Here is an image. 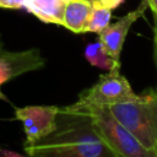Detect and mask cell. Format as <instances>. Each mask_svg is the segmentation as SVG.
Segmentation results:
<instances>
[{"label": "cell", "mask_w": 157, "mask_h": 157, "mask_svg": "<svg viewBox=\"0 0 157 157\" xmlns=\"http://www.w3.org/2000/svg\"><path fill=\"white\" fill-rule=\"evenodd\" d=\"M40 141L25 146L28 157H117L97 134L90 118L67 115Z\"/></svg>", "instance_id": "cell-1"}, {"label": "cell", "mask_w": 157, "mask_h": 157, "mask_svg": "<svg viewBox=\"0 0 157 157\" xmlns=\"http://www.w3.org/2000/svg\"><path fill=\"white\" fill-rule=\"evenodd\" d=\"M113 117L145 147L157 152V90L108 107Z\"/></svg>", "instance_id": "cell-2"}, {"label": "cell", "mask_w": 157, "mask_h": 157, "mask_svg": "<svg viewBox=\"0 0 157 157\" xmlns=\"http://www.w3.org/2000/svg\"><path fill=\"white\" fill-rule=\"evenodd\" d=\"M137 96L129 81L120 74V67H115L108 71V74L101 75L93 86L81 92L74 104L60 108V114L77 115L90 108L110 107L113 104L132 101Z\"/></svg>", "instance_id": "cell-3"}, {"label": "cell", "mask_w": 157, "mask_h": 157, "mask_svg": "<svg viewBox=\"0 0 157 157\" xmlns=\"http://www.w3.org/2000/svg\"><path fill=\"white\" fill-rule=\"evenodd\" d=\"M77 115L91 119L97 134L117 157H157V152L145 147L113 117L108 107L90 108Z\"/></svg>", "instance_id": "cell-4"}, {"label": "cell", "mask_w": 157, "mask_h": 157, "mask_svg": "<svg viewBox=\"0 0 157 157\" xmlns=\"http://www.w3.org/2000/svg\"><path fill=\"white\" fill-rule=\"evenodd\" d=\"M60 108L56 105H27L15 109V117L23 125L25 146L33 145L49 136L58 128Z\"/></svg>", "instance_id": "cell-5"}, {"label": "cell", "mask_w": 157, "mask_h": 157, "mask_svg": "<svg viewBox=\"0 0 157 157\" xmlns=\"http://www.w3.org/2000/svg\"><path fill=\"white\" fill-rule=\"evenodd\" d=\"M147 7H148L147 2L145 0H141L140 5L135 10L128 12L126 15L120 17L117 22L112 25L109 23L102 32L98 33V40L102 43L108 55L113 58L115 61L120 63V53H121L125 38L129 33V29L145 13Z\"/></svg>", "instance_id": "cell-6"}, {"label": "cell", "mask_w": 157, "mask_h": 157, "mask_svg": "<svg viewBox=\"0 0 157 157\" xmlns=\"http://www.w3.org/2000/svg\"><path fill=\"white\" fill-rule=\"evenodd\" d=\"M45 64L38 49L0 53V86L22 74L38 70Z\"/></svg>", "instance_id": "cell-7"}, {"label": "cell", "mask_w": 157, "mask_h": 157, "mask_svg": "<svg viewBox=\"0 0 157 157\" xmlns=\"http://www.w3.org/2000/svg\"><path fill=\"white\" fill-rule=\"evenodd\" d=\"M67 0H28L26 10L44 23L63 26Z\"/></svg>", "instance_id": "cell-8"}, {"label": "cell", "mask_w": 157, "mask_h": 157, "mask_svg": "<svg viewBox=\"0 0 157 157\" xmlns=\"http://www.w3.org/2000/svg\"><path fill=\"white\" fill-rule=\"evenodd\" d=\"M92 10V0H67L63 26L74 33H85Z\"/></svg>", "instance_id": "cell-9"}, {"label": "cell", "mask_w": 157, "mask_h": 157, "mask_svg": "<svg viewBox=\"0 0 157 157\" xmlns=\"http://www.w3.org/2000/svg\"><path fill=\"white\" fill-rule=\"evenodd\" d=\"M83 54H85V59L92 66H96L98 69L110 71L115 67H120V63L115 61L113 58L108 55V53L105 52V49L103 48L102 43L98 39L96 42L87 44Z\"/></svg>", "instance_id": "cell-10"}, {"label": "cell", "mask_w": 157, "mask_h": 157, "mask_svg": "<svg viewBox=\"0 0 157 157\" xmlns=\"http://www.w3.org/2000/svg\"><path fill=\"white\" fill-rule=\"evenodd\" d=\"M112 18V9L104 6L99 0H92V10L85 27V33H99L109 23Z\"/></svg>", "instance_id": "cell-11"}, {"label": "cell", "mask_w": 157, "mask_h": 157, "mask_svg": "<svg viewBox=\"0 0 157 157\" xmlns=\"http://www.w3.org/2000/svg\"><path fill=\"white\" fill-rule=\"evenodd\" d=\"M28 0H0V9L21 10L26 9Z\"/></svg>", "instance_id": "cell-12"}, {"label": "cell", "mask_w": 157, "mask_h": 157, "mask_svg": "<svg viewBox=\"0 0 157 157\" xmlns=\"http://www.w3.org/2000/svg\"><path fill=\"white\" fill-rule=\"evenodd\" d=\"M155 25H153V56H155V63L157 67V18L153 17Z\"/></svg>", "instance_id": "cell-13"}, {"label": "cell", "mask_w": 157, "mask_h": 157, "mask_svg": "<svg viewBox=\"0 0 157 157\" xmlns=\"http://www.w3.org/2000/svg\"><path fill=\"white\" fill-rule=\"evenodd\" d=\"M104 6H107V7H109V9H112V10H114L115 7H118L124 0H99Z\"/></svg>", "instance_id": "cell-14"}, {"label": "cell", "mask_w": 157, "mask_h": 157, "mask_svg": "<svg viewBox=\"0 0 157 157\" xmlns=\"http://www.w3.org/2000/svg\"><path fill=\"white\" fill-rule=\"evenodd\" d=\"M0 157H25V156H22L18 152H15V151L0 148Z\"/></svg>", "instance_id": "cell-15"}, {"label": "cell", "mask_w": 157, "mask_h": 157, "mask_svg": "<svg viewBox=\"0 0 157 157\" xmlns=\"http://www.w3.org/2000/svg\"><path fill=\"white\" fill-rule=\"evenodd\" d=\"M145 1L147 2V6L151 9L153 17L157 18V0H145Z\"/></svg>", "instance_id": "cell-16"}]
</instances>
